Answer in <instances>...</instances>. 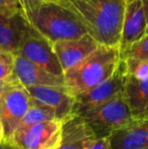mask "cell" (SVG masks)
Here are the masks:
<instances>
[{
	"instance_id": "20",
	"label": "cell",
	"mask_w": 148,
	"mask_h": 149,
	"mask_svg": "<svg viewBox=\"0 0 148 149\" xmlns=\"http://www.w3.org/2000/svg\"><path fill=\"white\" fill-rule=\"evenodd\" d=\"M14 55L12 52L0 48V80H9L14 76Z\"/></svg>"
},
{
	"instance_id": "12",
	"label": "cell",
	"mask_w": 148,
	"mask_h": 149,
	"mask_svg": "<svg viewBox=\"0 0 148 149\" xmlns=\"http://www.w3.org/2000/svg\"><path fill=\"white\" fill-rule=\"evenodd\" d=\"M14 74L20 84L26 88L32 86H63L64 85V77L51 74L19 54L14 55Z\"/></svg>"
},
{
	"instance_id": "22",
	"label": "cell",
	"mask_w": 148,
	"mask_h": 149,
	"mask_svg": "<svg viewBox=\"0 0 148 149\" xmlns=\"http://www.w3.org/2000/svg\"><path fill=\"white\" fill-rule=\"evenodd\" d=\"M19 4L22 5L24 13L26 11L33 9L39 4L43 3V2H57V0H18Z\"/></svg>"
},
{
	"instance_id": "6",
	"label": "cell",
	"mask_w": 148,
	"mask_h": 149,
	"mask_svg": "<svg viewBox=\"0 0 148 149\" xmlns=\"http://www.w3.org/2000/svg\"><path fill=\"white\" fill-rule=\"evenodd\" d=\"M126 76V67L124 61L121 58V62L117 70L108 80L84 93L75 96L73 115L80 116L83 113L93 110L111 100L112 98L122 94Z\"/></svg>"
},
{
	"instance_id": "18",
	"label": "cell",
	"mask_w": 148,
	"mask_h": 149,
	"mask_svg": "<svg viewBox=\"0 0 148 149\" xmlns=\"http://www.w3.org/2000/svg\"><path fill=\"white\" fill-rule=\"evenodd\" d=\"M126 67L127 75L133 76L139 80L148 79V61H141L137 59L126 58L123 59Z\"/></svg>"
},
{
	"instance_id": "25",
	"label": "cell",
	"mask_w": 148,
	"mask_h": 149,
	"mask_svg": "<svg viewBox=\"0 0 148 149\" xmlns=\"http://www.w3.org/2000/svg\"><path fill=\"white\" fill-rule=\"evenodd\" d=\"M0 149H18L17 147L13 145L12 143H10L9 141H3L0 143Z\"/></svg>"
},
{
	"instance_id": "21",
	"label": "cell",
	"mask_w": 148,
	"mask_h": 149,
	"mask_svg": "<svg viewBox=\"0 0 148 149\" xmlns=\"http://www.w3.org/2000/svg\"><path fill=\"white\" fill-rule=\"evenodd\" d=\"M0 14L6 17H13L24 13L18 0H0Z\"/></svg>"
},
{
	"instance_id": "24",
	"label": "cell",
	"mask_w": 148,
	"mask_h": 149,
	"mask_svg": "<svg viewBox=\"0 0 148 149\" xmlns=\"http://www.w3.org/2000/svg\"><path fill=\"white\" fill-rule=\"evenodd\" d=\"M15 78V74H14V76L12 77L11 79H9V80H0V98L2 97V95L4 94V92L6 91V89L8 88V86L10 85V83H11V81L13 80V79Z\"/></svg>"
},
{
	"instance_id": "14",
	"label": "cell",
	"mask_w": 148,
	"mask_h": 149,
	"mask_svg": "<svg viewBox=\"0 0 148 149\" xmlns=\"http://www.w3.org/2000/svg\"><path fill=\"white\" fill-rule=\"evenodd\" d=\"M107 140L111 149H148V117L135 120Z\"/></svg>"
},
{
	"instance_id": "13",
	"label": "cell",
	"mask_w": 148,
	"mask_h": 149,
	"mask_svg": "<svg viewBox=\"0 0 148 149\" xmlns=\"http://www.w3.org/2000/svg\"><path fill=\"white\" fill-rule=\"evenodd\" d=\"M97 140L84 120L73 115L63 122L61 143L57 149H91Z\"/></svg>"
},
{
	"instance_id": "11",
	"label": "cell",
	"mask_w": 148,
	"mask_h": 149,
	"mask_svg": "<svg viewBox=\"0 0 148 149\" xmlns=\"http://www.w3.org/2000/svg\"><path fill=\"white\" fill-rule=\"evenodd\" d=\"M52 46L65 73L92 54L99 47V44L88 33H85L78 39L55 42Z\"/></svg>"
},
{
	"instance_id": "23",
	"label": "cell",
	"mask_w": 148,
	"mask_h": 149,
	"mask_svg": "<svg viewBox=\"0 0 148 149\" xmlns=\"http://www.w3.org/2000/svg\"><path fill=\"white\" fill-rule=\"evenodd\" d=\"M91 149H111L107 139H97Z\"/></svg>"
},
{
	"instance_id": "16",
	"label": "cell",
	"mask_w": 148,
	"mask_h": 149,
	"mask_svg": "<svg viewBox=\"0 0 148 149\" xmlns=\"http://www.w3.org/2000/svg\"><path fill=\"white\" fill-rule=\"evenodd\" d=\"M123 95L135 120L148 117V79L139 80L127 75Z\"/></svg>"
},
{
	"instance_id": "10",
	"label": "cell",
	"mask_w": 148,
	"mask_h": 149,
	"mask_svg": "<svg viewBox=\"0 0 148 149\" xmlns=\"http://www.w3.org/2000/svg\"><path fill=\"white\" fill-rule=\"evenodd\" d=\"M147 35V20L142 0H126L120 42L121 53Z\"/></svg>"
},
{
	"instance_id": "3",
	"label": "cell",
	"mask_w": 148,
	"mask_h": 149,
	"mask_svg": "<svg viewBox=\"0 0 148 149\" xmlns=\"http://www.w3.org/2000/svg\"><path fill=\"white\" fill-rule=\"evenodd\" d=\"M31 26L52 44L78 39L86 33L72 12L58 2H43L24 12Z\"/></svg>"
},
{
	"instance_id": "17",
	"label": "cell",
	"mask_w": 148,
	"mask_h": 149,
	"mask_svg": "<svg viewBox=\"0 0 148 149\" xmlns=\"http://www.w3.org/2000/svg\"><path fill=\"white\" fill-rule=\"evenodd\" d=\"M54 120L57 119H56V115L53 111L34 102L33 106L31 107L28 113L22 119L19 125L17 126V128H16V130L14 132L22 131V130H26L35 125H38V124L54 121Z\"/></svg>"
},
{
	"instance_id": "26",
	"label": "cell",
	"mask_w": 148,
	"mask_h": 149,
	"mask_svg": "<svg viewBox=\"0 0 148 149\" xmlns=\"http://www.w3.org/2000/svg\"><path fill=\"white\" fill-rule=\"evenodd\" d=\"M5 141V131H4V126L0 119V143Z\"/></svg>"
},
{
	"instance_id": "7",
	"label": "cell",
	"mask_w": 148,
	"mask_h": 149,
	"mask_svg": "<svg viewBox=\"0 0 148 149\" xmlns=\"http://www.w3.org/2000/svg\"><path fill=\"white\" fill-rule=\"evenodd\" d=\"M63 122L54 120L14 132L6 141L18 149H57L61 143Z\"/></svg>"
},
{
	"instance_id": "8",
	"label": "cell",
	"mask_w": 148,
	"mask_h": 149,
	"mask_svg": "<svg viewBox=\"0 0 148 149\" xmlns=\"http://www.w3.org/2000/svg\"><path fill=\"white\" fill-rule=\"evenodd\" d=\"M16 54L22 55L55 76H64V72L53 50L52 43L33 28L28 35L22 40Z\"/></svg>"
},
{
	"instance_id": "19",
	"label": "cell",
	"mask_w": 148,
	"mask_h": 149,
	"mask_svg": "<svg viewBox=\"0 0 148 149\" xmlns=\"http://www.w3.org/2000/svg\"><path fill=\"white\" fill-rule=\"evenodd\" d=\"M121 58L122 59L131 58V59L141 61H148V33L140 41L133 44L125 52L121 53Z\"/></svg>"
},
{
	"instance_id": "15",
	"label": "cell",
	"mask_w": 148,
	"mask_h": 149,
	"mask_svg": "<svg viewBox=\"0 0 148 149\" xmlns=\"http://www.w3.org/2000/svg\"><path fill=\"white\" fill-rule=\"evenodd\" d=\"M32 31L24 14L6 17L0 14V48L16 54L22 40Z\"/></svg>"
},
{
	"instance_id": "27",
	"label": "cell",
	"mask_w": 148,
	"mask_h": 149,
	"mask_svg": "<svg viewBox=\"0 0 148 149\" xmlns=\"http://www.w3.org/2000/svg\"><path fill=\"white\" fill-rule=\"evenodd\" d=\"M143 6H144L145 14H146V20H147V33H148V0H142Z\"/></svg>"
},
{
	"instance_id": "5",
	"label": "cell",
	"mask_w": 148,
	"mask_h": 149,
	"mask_svg": "<svg viewBox=\"0 0 148 149\" xmlns=\"http://www.w3.org/2000/svg\"><path fill=\"white\" fill-rule=\"evenodd\" d=\"M33 104L32 96L15 76L0 98V119L4 126L5 140L11 137Z\"/></svg>"
},
{
	"instance_id": "4",
	"label": "cell",
	"mask_w": 148,
	"mask_h": 149,
	"mask_svg": "<svg viewBox=\"0 0 148 149\" xmlns=\"http://www.w3.org/2000/svg\"><path fill=\"white\" fill-rule=\"evenodd\" d=\"M79 117L84 120L97 139H108L135 121L123 93Z\"/></svg>"
},
{
	"instance_id": "2",
	"label": "cell",
	"mask_w": 148,
	"mask_h": 149,
	"mask_svg": "<svg viewBox=\"0 0 148 149\" xmlns=\"http://www.w3.org/2000/svg\"><path fill=\"white\" fill-rule=\"evenodd\" d=\"M121 62L120 47L101 46L83 61L64 73V85L72 96L92 89L105 82L117 70Z\"/></svg>"
},
{
	"instance_id": "1",
	"label": "cell",
	"mask_w": 148,
	"mask_h": 149,
	"mask_svg": "<svg viewBox=\"0 0 148 149\" xmlns=\"http://www.w3.org/2000/svg\"><path fill=\"white\" fill-rule=\"evenodd\" d=\"M78 19L94 41L120 46L126 0H57Z\"/></svg>"
},
{
	"instance_id": "9",
	"label": "cell",
	"mask_w": 148,
	"mask_h": 149,
	"mask_svg": "<svg viewBox=\"0 0 148 149\" xmlns=\"http://www.w3.org/2000/svg\"><path fill=\"white\" fill-rule=\"evenodd\" d=\"M26 90L35 102L52 110L58 121H66L73 116L74 97L65 86H32Z\"/></svg>"
}]
</instances>
